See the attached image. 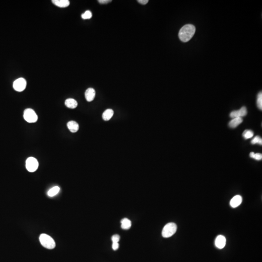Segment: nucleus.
Here are the masks:
<instances>
[{"instance_id": "1", "label": "nucleus", "mask_w": 262, "mask_h": 262, "mask_svg": "<svg viewBox=\"0 0 262 262\" xmlns=\"http://www.w3.org/2000/svg\"><path fill=\"white\" fill-rule=\"evenodd\" d=\"M195 32L196 28L193 25H185L180 29L178 36L181 41L186 42L192 38Z\"/></svg>"}, {"instance_id": "2", "label": "nucleus", "mask_w": 262, "mask_h": 262, "mask_svg": "<svg viewBox=\"0 0 262 262\" xmlns=\"http://www.w3.org/2000/svg\"><path fill=\"white\" fill-rule=\"evenodd\" d=\"M39 241L42 246L46 249L52 250L55 247V243L53 238L45 234L40 235Z\"/></svg>"}, {"instance_id": "3", "label": "nucleus", "mask_w": 262, "mask_h": 262, "mask_svg": "<svg viewBox=\"0 0 262 262\" xmlns=\"http://www.w3.org/2000/svg\"><path fill=\"white\" fill-rule=\"evenodd\" d=\"M176 224L172 222L168 223L163 229L162 235L165 238H170L175 234L177 231Z\"/></svg>"}, {"instance_id": "4", "label": "nucleus", "mask_w": 262, "mask_h": 262, "mask_svg": "<svg viewBox=\"0 0 262 262\" xmlns=\"http://www.w3.org/2000/svg\"><path fill=\"white\" fill-rule=\"evenodd\" d=\"M24 120L29 123H34L38 119L37 114L34 110L30 108L26 109L24 112Z\"/></svg>"}, {"instance_id": "5", "label": "nucleus", "mask_w": 262, "mask_h": 262, "mask_svg": "<svg viewBox=\"0 0 262 262\" xmlns=\"http://www.w3.org/2000/svg\"><path fill=\"white\" fill-rule=\"evenodd\" d=\"M38 167L37 160L34 157L28 158L26 161V168L28 172H33L37 170Z\"/></svg>"}, {"instance_id": "6", "label": "nucleus", "mask_w": 262, "mask_h": 262, "mask_svg": "<svg viewBox=\"0 0 262 262\" xmlns=\"http://www.w3.org/2000/svg\"><path fill=\"white\" fill-rule=\"evenodd\" d=\"M26 85V80L23 78H20L14 82L13 88L17 91L21 92L25 89Z\"/></svg>"}, {"instance_id": "7", "label": "nucleus", "mask_w": 262, "mask_h": 262, "mask_svg": "<svg viewBox=\"0 0 262 262\" xmlns=\"http://www.w3.org/2000/svg\"><path fill=\"white\" fill-rule=\"evenodd\" d=\"M247 109L246 107H243L239 110H235L231 112L230 114V117L232 119L235 118H242L246 116L247 114Z\"/></svg>"}, {"instance_id": "8", "label": "nucleus", "mask_w": 262, "mask_h": 262, "mask_svg": "<svg viewBox=\"0 0 262 262\" xmlns=\"http://www.w3.org/2000/svg\"><path fill=\"white\" fill-rule=\"evenodd\" d=\"M226 239L223 235H218L215 240V245L218 249H222L224 248L226 245Z\"/></svg>"}, {"instance_id": "9", "label": "nucleus", "mask_w": 262, "mask_h": 262, "mask_svg": "<svg viewBox=\"0 0 262 262\" xmlns=\"http://www.w3.org/2000/svg\"><path fill=\"white\" fill-rule=\"evenodd\" d=\"M95 90L92 88H89L85 92V97L87 102H90L94 100L95 97Z\"/></svg>"}, {"instance_id": "10", "label": "nucleus", "mask_w": 262, "mask_h": 262, "mask_svg": "<svg viewBox=\"0 0 262 262\" xmlns=\"http://www.w3.org/2000/svg\"><path fill=\"white\" fill-rule=\"evenodd\" d=\"M242 202V197L240 195H236L231 199L230 201V205L233 208H236L241 204Z\"/></svg>"}, {"instance_id": "11", "label": "nucleus", "mask_w": 262, "mask_h": 262, "mask_svg": "<svg viewBox=\"0 0 262 262\" xmlns=\"http://www.w3.org/2000/svg\"><path fill=\"white\" fill-rule=\"evenodd\" d=\"M52 2L54 5L61 8L66 7L69 6L70 4V1L68 0H53Z\"/></svg>"}, {"instance_id": "12", "label": "nucleus", "mask_w": 262, "mask_h": 262, "mask_svg": "<svg viewBox=\"0 0 262 262\" xmlns=\"http://www.w3.org/2000/svg\"><path fill=\"white\" fill-rule=\"evenodd\" d=\"M67 126L68 129L72 133L77 132L79 128L78 124L74 121H69L67 123Z\"/></svg>"}, {"instance_id": "13", "label": "nucleus", "mask_w": 262, "mask_h": 262, "mask_svg": "<svg viewBox=\"0 0 262 262\" xmlns=\"http://www.w3.org/2000/svg\"><path fill=\"white\" fill-rule=\"evenodd\" d=\"M243 121L242 118H235L232 119L229 123V125L232 128H236Z\"/></svg>"}, {"instance_id": "14", "label": "nucleus", "mask_w": 262, "mask_h": 262, "mask_svg": "<svg viewBox=\"0 0 262 262\" xmlns=\"http://www.w3.org/2000/svg\"><path fill=\"white\" fill-rule=\"evenodd\" d=\"M65 105L69 108L74 109L77 107L78 103L76 100L73 99H68L65 101Z\"/></svg>"}, {"instance_id": "15", "label": "nucleus", "mask_w": 262, "mask_h": 262, "mask_svg": "<svg viewBox=\"0 0 262 262\" xmlns=\"http://www.w3.org/2000/svg\"><path fill=\"white\" fill-rule=\"evenodd\" d=\"M114 115L113 110L108 109L105 110L103 114V118L105 121H108L112 118Z\"/></svg>"}, {"instance_id": "16", "label": "nucleus", "mask_w": 262, "mask_h": 262, "mask_svg": "<svg viewBox=\"0 0 262 262\" xmlns=\"http://www.w3.org/2000/svg\"><path fill=\"white\" fill-rule=\"evenodd\" d=\"M121 227L124 230H128L132 226V222L128 218H124L121 221Z\"/></svg>"}, {"instance_id": "17", "label": "nucleus", "mask_w": 262, "mask_h": 262, "mask_svg": "<svg viewBox=\"0 0 262 262\" xmlns=\"http://www.w3.org/2000/svg\"><path fill=\"white\" fill-rule=\"evenodd\" d=\"M59 187L57 186H55V187H53V188L50 189L49 191L48 192L47 194H48V195L49 197H54V196L57 195V194H58V192H59Z\"/></svg>"}, {"instance_id": "18", "label": "nucleus", "mask_w": 262, "mask_h": 262, "mask_svg": "<svg viewBox=\"0 0 262 262\" xmlns=\"http://www.w3.org/2000/svg\"><path fill=\"white\" fill-rule=\"evenodd\" d=\"M253 134L254 133L252 131L250 130H245L243 133V137L245 139H249L253 137Z\"/></svg>"}, {"instance_id": "19", "label": "nucleus", "mask_w": 262, "mask_h": 262, "mask_svg": "<svg viewBox=\"0 0 262 262\" xmlns=\"http://www.w3.org/2000/svg\"><path fill=\"white\" fill-rule=\"evenodd\" d=\"M257 105L260 110H262V93L260 92L257 97Z\"/></svg>"}, {"instance_id": "20", "label": "nucleus", "mask_w": 262, "mask_h": 262, "mask_svg": "<svg viewBox=\"0 0 262 262\" xmlns=\"http://www.w3.org/2000/svg\"><path fill=\"white\" fill-rule=\"evenodd\" d=\"M250 156L251 158H253L256 160H261L262 159V155L260 153L255 154L254 152H251L250 154Z\"/></svg>"}, {"instance_id": "21", "label": "nucleus", "mask_w": 262, "mask_h": 262, "mask_svg": "<svg viewBox=\"0 0 262 262\" xmlns=\"http://www.w3.org/2000/svg\"><path fill=\"white\" fill-rule=\"evenodd\" d=\"M251 143L252 144H258L261 145H262V138L261 137H259V136H256L255 138H253V139H252L251 141Z\"/></svg>"}, {"instance_id": "22", "label": "nucleus", "mask_w": 262, "mask_h": 262, "mask_svg": "<svg viewBox=\"0 0 262 262\" xmlns=\"http://www.w3.org/2000/svg\"><path fill=\"white\" fill-rule=\"evenodd\" d=\"M82 19L84 20L90 19L92 16V13L90 10H87L82 15Z\"/></svg>"}, {"instance_id": "23", "label": "nucleus", "mask_w": 262, "mask_h": 262, "mask_svg": "<svg viewBox=\"0 0 262 262\" xmlns=\"http://www.w3.org/2000/svg\"><path fill=\"white\" fill-rule=\"evenodd\" d=\"M111 239H112V242L113 243V242H117V243H119V241H120V236L118 234H115V235H113L112 236V238H111Z\"/></svg>"}, {"instance_id": "24", "label": "nucleus", "mask_w": 262, "mask_h": 262, "mask_svg": "<svg viewBox=\"0 0 262 262\" xmlns=\"http://www.w3.org/2000/svg\"><path fill=\"white\" fill-rule=\"evenodd\" d=\"M119 244L117 242H113L112 244V249L114 251H116L119 249Z\"/></svg>"}, {"instance_id": "25", "label": "nucleus", "mask_w": 262, "mask_h": 262, "mask_svg": "<svg viewBox=\"0 0 262 262\" xmlns=\"http://www.w3.org/2000/svg\"><path fill=\"white\" fill-rule=\"evenodd\" d=\"M98 2L101 4H107L109 2H111L112 1L111 0H99Z\"/></svg>"}, {"instance_id": "26", "label": "nucleus", "mask_w": 262, "mask_h": 262, "mask_svg": "<svg viewBox=\"0 0 262 262\" xmlns=\"http://www.w3.org/2000/svg\"><path fill=\"white\" fill-rule=\"evenodd\" d=\"M138 2L141 5H145L148 3L149 1L148 0H138Z\"/></svg>"}]
</instances>
